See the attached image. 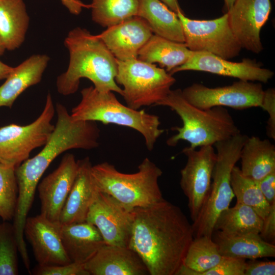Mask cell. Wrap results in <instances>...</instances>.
Masks as SVG:
<instances>
[{
  "mask_svg": "<svg viewBox=\"0 0 275 275\" xmlns=\"http://www.w3.org/2000/svg\"><path fill=\"white\" fill-rule=\"evenodd\" d=\"M78 169L73 154H65L58 167L38 184L40 214L49 221L58 222L62 209L71 190Z\"/></svg>",
  "mask_w": 275,
  "mask_h": 275,
  "instance_id": "obj_15",
  "label": "cell"
},
{
  "mask_svg": "<svg viewBox=\"0 0 275 275\" xmlns=\"http://www.w3.org/2000/svg\"><path fill=\"white\" fill-rule=\"evenodd\" d=\"M242 174L259 181L275 172V146L267 139L247 138L240 154Z\"/></svg>",
  "mask_w": 275,
  "mask_h": 275,
  "instance_id": "obj_23",
  "label": "cell"
},
{
  "mask_svg": "<svg viewBox=\"0 0 275 275\" xmlns=\"http://www.w3.org/2000/svg\"><path fill=\"white\" fill-rule=\"evenodd\" d=\"M260 237L265 241L274 244L275 242V203L271 204L270 210L263 219Z\"/></svg>",
  "mask_w": 275,
  "mask_h": 275,
  "instance_id": "obj_37",
  "label": "cell"
},
{
  "mask_svg": "<svg viewBox=\"0 0 275 275\" xmlns=\"http://www.w3.org/2000/svg\"><path fill=\"white\" fill-rule=\"evenodd\" d=\"M13 68L0 61V80L6 79L11 73Z\"/></svg>",
  "mask_w": 275,
  "mask_h": 275,
  "instance_id": "obj_41",
  "label": "cell"
},
{
  "mask_svg": "<svg viewBox=\"0 0 275 275\" xmlns=\"http://www.w3.org/2000/svg\"><path fill=\"white\" fill-rule=\"evenodd\" d=\"M274 274V261H260L253 259L246 263L244 275Z\"/></svg>",
  "mask_w": 275,
  "mask_h": 275,
  "instance_id": "obj_36",
  "label": "cell"
},
{
  "mask_svg": "<svg viewBox=\"0 0 275 275\" xmlns=\"http://www.w3.org/2000/svg\"><path fill=\"white\" fill-rule=\"evenodd\" d=\"M197 71L238 78L249 81L266 83L274 75L272 70L262 67V64L255 60L243 59L234 62L203 52H193L188 61L176 67L169 73L173 75L183 71Z\"/></svg>",
  "mask_w": 275,
  "mask_h": 275,
  "instance_id": "obj_14",
  "label": "cell"
},
{
  "mask_svg": "<svg viewBox=\"0 0 275 275\" xmlns=\"http://www.w3.org/2000/svg\"><path fill=\"white\" fill-rule=\"evenodd\" d=\"M245 259L222 256L219 263L201 275H244Z\"/></svg>",
  "mask_w": 275,
  "mask_h": 275,
  "instance_id": "obj_33",
  "label": "cell"
},
{
  "mask_svg": "<svg viewBox=\"0 0 275 275\" xmlns=\"http://www.w3.org/2000/svg\"><path fill=\"white\" fill-rule=\"evenodd\" d=\"M117 63L115 81L123 88L122 96L126 105L134 109L156 105L167 97L176 82L165 69L138 58L117 60Z\"/></svg>",
  "mask_w": 275,
  "mask_h": 275,
  "instance_id": "obj_7",
  "label": "cell"
},
{
  "mask_svg": "<svg viewBox=\"0 0 275 275\" xmlns=\"http://www.w3.org/2000/svg\"><path fill=\"white\" fill-rule=\"evenodd\" d=\"M271 10L270 0H235L226 12L230 26L242 48L261 52L260 32Z\"/></svg>",
  "mask_w": 275,
  "mask_h": 275,
  "instance_id": "obj_13",
  "label": "cell"
},
{
  "mask_svg": "<svg viewBox=\"0 0 275 275\" xmlns=\"http://www.w3.org/2000/svg\"><path fill=\"white\" fill-rule=\"evenodd\" d=\"M171 10L177 13L179 12H183L181 8L178 0H160Z\"/></svg>",
  "mask_w": 275,
  "mask_h": 275,
  "instance_id": "obj_40",
  "label": "cell"
},
{
  "mask_svg": "<svg viewBox=\"0 0 275 275\" xmlns=\"http://www.w3.org/2000/svg\"><path fill=\"white\" fill-rule=\"evenodd\" d=\"M248 136L240 132L216 143V159L211 184L207 199L192 225L194 238L212 237L214 227L220 214L229 207L234 197L231 175L240 159L242 147Z\"/></svg>",
  "mask_w": 275,
  "mask_h": 275,
  "instance_id": "obj_6",
  "label": "cell"
},
{
  "mask_svg": "<svg viewBox=\"0 0 275 275\" xmlns=\"http://www.w3.org/2000/svg\"><path fill=\"white\" fill-rule=\"evenodd\" d=\"M49 60L46 54H33L14 67L0 86V107L11 108L26 89L40 82Z\"/></svg>",
  "mask_w": 275,
  "mask_h": 275,
  "instance_id": "obj_21",
  "label": "cell"
},
{
  "mask_svg": "<svg viewBox=\"0 0 275 275\" xmlns=\"http://www.w3.org/2000/svg\"><path fill=\"white\" fill-rule=\"evenodd\" d=\"M136 16L146 21L153 34L184 43L182 26L177 13L160 0H139Z\"/></svg>",
  "mask_w": 275,
  "mask_h": 275,
  "instance_id": "obj_24",
  "label": "cell"
},
{
  "mask_svg": "<svg viewBox=\"0 0 275 275\" xmlns=\"http://www.w3.org/2000/svg\"><path fill=\"white\" fill-rule=\"evenodd\" d=\"M89 275H147V267L128 247L105 244L84 264Z\"/></svg>",
  "mask_w": 275,
  "mask_h": 275,
  "instance_id": "obj_18",
  "label": "cell"
},
{
  "mask_svg": "<svg viewBox=\"0 0 275 275\" xmlns=\"http://www.w3.org/2000/svg\"><path fill=\"white\" fill-rule=\"evenodd\" d=\"M224 13L228 12V11L232 6L235 0H224Z\"/></svg>",
  "mask_w": 275,
  "mask_h": 275,
  "instance_id": "obj_42",
  "label": "cell"
},
{
  "mask_svg": "<svg viewBox=\"0 0 275 275\" xmlns=\"http://www.w3.org/2000/svg\"><path fill=\"white\" fill-rule=\"evenodd\" d=\"M156 105L166 106L181 118L182 126L174 127L177 131L167 141L169 146H175L185 141L193 148L213 146L240 132L229 111L222 106L207 109L199 108L183 97L182 90H171L167 97Z\"/></svg>",
  "mask_w": 275,
  "mask_h": 275,
  "instance_id": "obj_3",
  "label": "cell"
},
{
  "mask_svg": "<svg viewBox=\"0 0 275 275\" xmlns=\"http://www.w3.org/2000/svg\"><path fill=\"white\" fill-rule=\"evenodd\" d=\"M92 20L104 28L116 25L136 16L139 0H91Z\"/></svg>",
  "mask_w": 275,
  "mask_h": 275,
  "instance_id": "obj_30",
  "label": "cell"
},
{
  "mask_svg": "<svg viewBox=\"0 0 275 275\" xmlns=\"http://www.w3.org/2000/svg\"><path fill=\"white\" fill-rule=\"evenodd\" d=\"M263 219L251 207L236 203L224 210L219 215L214 231H220L230 235L259 234Z\"/></svg>",
  "mask_w": 275,
  "mask_h": 275,
  "instance_id": "obj_28",
  "label": "cell"
},
{
  "mask_svg": "<svg viewBox=\"0 0 275 275\" xmlns=\"http://www.w3.org/2000/svg\"><path fill=\"white\" fill-rule=\"evenodd\" d=\"M199 148L197 150L189 146L183 149L187 161L180 171V185L187 198L193 222L197 219L209 194L216 159L213 146Z\"/></svg>",
  "mask_w": 275,
  "mask_h": 275,
  "instance_id": "obj_11",
  "label": "cell"
},
{
  "mask_svg": "<svg viewBox=\"0 0 275 275\" xmlns=\"http://www.w3.org/2000/svg\"><path fill=\"white\" fill-rule=\"evenodd\" d=\"M91 172L99 191L130 209L147 207L163 199L158 184L162 172L147 157L134 173L120 172L107 162L92 166Z\"/></svg>",
  "mask_w": 275,
  "mask_h": 275,
  "instance_id": "obj_5",
  "label": "cell"
},
{
  "mask_svg": "<svg viewBox=\"0 0 275 275\" xmlns=\"http://www.w3.org/2000/svg\"><path fill=\"white\" fill-rule=\"evenodd\" d=\"M194 239L192 225L178 206L163 199L134 209L128 248L150 275H176Z\"/></svg>",
  "mask_w": 275,
  "mask_h": 275,
  "instance_id": "obj_1",
  "label": "cell"
},
{
  "mask_svg": "<svg viewBox=\"0 0 275 275\" xmlns=\"http://www.w3.org/2000/svg\"><path fill=\"white\" fill-rule=\"evenodd\" d=\"M231 185L236 203L248 206L263 219L269 213L270 205L260 189L257 181L244 176L235 166L231 172Z\"/></svg>",
  "mask_w": 275,
  "mask_h": 275,
  "instance_id": "obj_29",
  "label": "cell"
},
{
  "mask_svg": "<svg viewBox=\"0 0 275 275\" xmlns=\"http://www.w3.org/2000/svg\"><path fill=\"white\" fill-rule=\"evenodd\" d=\"M81 95V101L70 114L74 121H99L130 127L143 136L149 151L164 132L160 128L158 116L122 104L113 92H102L90 86L84 88Z\"/></svg>",
  "mask_w": 275,
  "mask_h": 275,
  "instance_id": "obj_4",
  "label": "cell"
},
{
  "mask_svg": "<svg viewBox=\"0 0 275 275\" xmlns=\"http://www.w3.org/2000/svg\"><path fill=\"white\" fill-rule=\"evenodd\" d=\"M77 161V173L61 212L60 224L85 222L89 208L99 191L91 175L92 165L89 157Z\"/></svg>",
  "mask_w": 275,
  "mask_h": 275,
  "instance_id": "obj_19",
  "label": "cell"
},
{
  "mask_svg": "<svg viewBox=\"0 0 275 275\" xmlns=\"http://www.w3.org/2000/svg\"><path fill=\"white\" fill-rule=\"evenodd\" d=\"M64 44L69 51V62L67 70L57 79L60 94L75 93L80 79L86 78L100 92H115L122 95V89L115 81L117 60L98 35L76 27L68 33Z\"/></svg>",
  "mask_w": 275,
  "mask_h": 275,
  "instance_id": "obj_2",
  "label": "cell"
},
{
  "mask_svg": "<svg viewBox=\"0 0 275 275\" xmlns=\"http://www.w3.org/2000/svg\"><path fill=\"white\" fill-rule=\"evenodd\" d=\"M62 4L73 15H79L83 8H90V5H86L80 0H60Z\"/></svg>",
  "mask_w": 275,
  "mask_h": 275,
  "instance_id": "obj_39",
  "label": "cell"
},
{
  "mask_svg": "<svg viewBox=\"0 0 275 275\" xmlns=\"http://www.w3.org/2000/svg\"><path fill=\"white\" fill-rule=\"evenodd\" d=\"M222 257L212 237L194 238L176 275H201L217 265Z\"/></svg>",
  "mask_w": 275,
  "mask_h": 275,
  "instance_id": "obj_27",
  "label": "cell"
},
{
  "mask_svg": "<svg viewBox=\"0 0 275 275\" xmlns=\"http://www.w3.org/2000/svg\"><path fill=\"white\" fill-rule=\"evenodd\" d=\"M133 218L134 209L98 191L86 221L98 229L105 244L128 247Z\"/></svg>",
  "mask_w": 275,
  "mask_h": 275,
  "instance_id": "obj_12",
  "label": "cell"
},
{
  "mask_svg": "<svg viewBox=\"0 0 275 275\" xmlns=\"http://www.w3.org/2000/svg\"><path fill=\"white\" fill-rule=\"evenodd\" d=\"M193 53L184 43L153 34L139 51L138 59L150 64L158 63L169 73L186 63Z\"/></svg>",
  "mask_w": 275,
  "mask_h": 275,
  "instance_id": "obj_26",
  "label": "cell"
},
{
  "mask_svg": "<svg viewBox=\"0 0 275 275\" xmlns=\"http://www.w3.org/2000/svg\"><path fill=\"white\" fill-rule=\"evenodd\" d=\"M213 234L222 256L251 260L275 257V245L263 240L259 234L230 235L220 231Z\"/></svg>",
  "mask_w": 275,
  "mask_h": 275,
  "instance_id": "obj_22",
  "label": "cell"
},
{
  "mask_svg": "<svg viewBox=\"0 0 275 275\" xmlns=\"http://www.w3.org/2000/svg\"><path fill=\"white\" fill-rule=\"evenodd\" d=\"M260 189L270 205L275 203V172L257 181Z\"/></svg>",
  "mask_w": 275,
  "mask_h": 275,
  "instance_id": "obj_38",
  "label": "cell"
},
{
  "mask_svg": "<svg viewBox=\"0 0 275 275\" xmlns=\"http://www.w3.org/2000/svg\"><path fill=\"white\" fill-rule=\"evenodd\" d=\"M266 111L269 117L267 122L266 134L275 140V89L268 88L264 91L261 107Z\"/></svg>",
  "mask_w": 275,
  "mask_h": 275,
  "instance_id": "obj_35",
  "label": "cell"
},
{
  "mask_svg": "<svg viewBox=\"0 0 275 275\" xmlns=\"http://www.w3.org/2000/svg\"><path fill=\"white\" fill-rule=\"evenodd\" d=\"M264 92L261 82L241 80L229 86L216 88L194 83L182 90L186 100L203 109L215 106L240 110L261 107Z\"/></svg>",
  "mask_w": 275,
  "mask_h": 275,
  "instance_id": "obj_10",
  "label": "cell"
},
{
  "mask_svg": "<svg viewBox=\"0 0 275 275\" xmlns=\"http://www.w3.org/2000/svg\"><path fill=\"white\" fill-rule=\"evenodd\" d=\"M18 194L15 169L0 163V217L4 221L13 219Z\"/></svg>",
  "mask_w": 275,
  "mask_h": 275,
  "instance_id": "obj_31",
  "label": "cell"
},
{
  "mask_svg": "<svg viewBox=\"0 0 275 275\" xmlns=\"http://www.w3.org/2000/svg\"><path fill=\"white\" fill-rule=\"evenodd\" d=\"M59 230L62 244L72 262L84 264L105 244L98 229L86 221L59 223Z\"/></svg>",
  "mask_w": 275,
  "mask_h": 275,
  "instance_id": "obj_20",
  "label": "cell"
},
{
  "mask_svg": "<svg viewBox=\"0 0 275 275\" xmlns=\"http://www.w3.org/2000/svg\"><path fill=\"white\" fill-rule=\"evenodd\" d=\"M35 275H89L84 264L71 262L67 264L38 265L33 271Z\"/></svg>",
  "mask_w": 275,
  "mask_h": 275,
  "instance_id": "obj_34",
  "label": "cell"
},
{
  "mask_svg": "<svg viewBox=\"0 0 275 275\" xmlns=\"http://www.w3.org/2000/svg\"><path fill=\"white\" fill-rule=\"evenodd\" d=\"M5 50L6 49L3 46V44L0 38V56H2L4 54Z\"/></svg>",
  "mask_w": 275,
  "mask_h": 275,
  "instance_id": "obj_43",
  "label": "cell"
},
{
  "mask_svg": "<svg viewBox=\"0 0 275 275\" xmlns=\"http://www.w3.org/2000/svg\"><path fill=\"white\" fill-rule=\"evenodd\" d=\"M24 235L32 246L38 265H64L72 262L62 244L58 222H51L41 214L28 217Z\"/></svg>",
  "mask_w": 275,
  "mask_h": 275,
  "instance_id": "obj_16",
  "label": "cell"
},
{
  "mask_svg": "<svg viewBox=\"0 0 275 275\" xmlns=\"http://www.w3.org/2000/svg\"><path fill=\"white\" fill-rule=\"evenodd\" d=\"M177 14L184 43L191 51L208 52L228 60L239 54L242 48L230 26L227 13L211 20L190 19L183 12Z\"/></svg>",
  "mask_w": 275,
  "mask_h": 275,
  "instance_id": "obj_9",
  "label": "cell"
},
{
  "mask_svg": "<svg viewBox=\"0 0 275 275\" xmlns=\"http://www.w3.org/2000/svg\"><path fill=\"white\" fill-rule=\"evenodd\" d=\"M55 112L50 93L41 115L24 126L15 124L0 128V163L16 169L29 158L35 149L44 146L54 128L51 120Z\"/></svg>",
  "mask_w": 275,
  "mask_h": 275,
  "instance_id": "obj_8",
  "label": "cell"
},
{
  "mask_svg": "<svg viewBox=\"0 0 275 275\" xmlns=\"http://www.w3.org/2000/svg\"><path fill=\"white\" fill-rule=\"evenodd\" d=\"M18 244L13 224H0V275L18 273Z\"/></svg>",
  "mask_w": 275,
  "mask_h": 275,
  "instance_id": "obj_32",
  "label": "cell"
},
{
  "mask_svg": "<svg viewBox=\"0 0 275 275\" xmlns=\"http://www.w3.org/2000/svg\"><path fill=\"white\" fill-rule=\"evenodd\" d=\"M29 23L23 0H0V38L6 50H14L22 45Z\"/></svg>",
  "mask_w": 275,
  "mask_h": 275,
  "instance_id": "obj_25",
  "label": "cell"
},
{
  "mask_svg": "<svg viewBox=\"0 0 275 275\" xmlns=\"http://www.w3.org/2000/svg\"><path fill=\"white\" fill-rule=\"evenodd\" d=\"M153 34L145 19L134 16L98 35L117 60L126 61L137 59L139 51Z\"/></svg>",
  "mask_w": 275,
  "mask_h": 275,
  "instance_id": "obj_17",
  "label": "cell"
}]
</instances>
